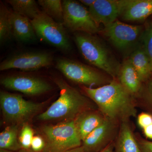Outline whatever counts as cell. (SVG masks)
<instances>
[{
    "instance_id": "1",
    "label": "cell",
    "mask_w": 152,
    "mask_h": 152,
    "mask_svg": "<svg viewBox=\"0 0 152 152\" xmlns=\"http://www.w3.org/2000/svg\"><path fill=\"white\" fill-rule=\"evenodd\" d=\"M86 94L96 104L106 118L113 121L135 116L136 111L131 94L120 82L96 88L82 87Z\"/></svg>"
},
{
    "instance_id": "2",
    "label": "cell",
    "mask_w": 152,
    "mask_h": 152,
    "mask_svg": "<svg viewBox=\"0 0 152 152\" xmlns=\"http://www.w3.org/2000/svg\"><path fill=\"white\" fill-rule=\"evenodd\" d=\"M54 81L59 88V97L45 111L38 116V119L60 122L73 121L86 111L88 102L81 94L61 78H55Z\"/></svg>"
},
{
    "instance_id": "3",
    "label": "cell",
    "mask_w": 152,
    "mask_h": 152,
    "mask_svg": "<svg viewBox=\"0 0 152 152\" xmlns=\"http://www.w3.org/2000/svg\"><path fill=\"white\" fill-rule=\"evenodd\" d=\"M74 40L88 62L113 77L118 76L121 65L99 38L93 34L76 32Z\"/></svg>"
},
{
    "instance_id": "4",
    "label": "cell",
    "mask_w": 152,
    "mask_h": 152,
    "mask_svg": "<svg viewBox=\"0 0 152 152\" xmlns=\"http://www.w3.org/2000/svg\"><path fill=\"white\" fill-rule=\"evenodd\" d=\"M44 103L25 100L21 96L1 91L0 105L4 119L10 125L23 126L28 124L42 109Z\"/></svg>"
},
{
    "instance_id": "5",
    "label": "cell",
    "mask_w": 152,
    "mask_h": 152,
    "mask_svg": "<svg viewBox=\"0 0 152 152\" xmlns=\"http://www.w3.org/2000/svg\"><path fill=\"white\" fill-rule=\"evenodd\" d=\"M42 131L45 142L43 152H65L81 145L74 120L45 125Z\"/></svg>"
},
{
    "instance_id": "6",
    "label": "cell",
    "mask_w": 152,
    "mask_h": 152,
    "mask_svg": "<svg viewBox=\"0 0 152 152\" xmlns=\"http://www.w3.org/2000/svg\"><path fill=\"white\" fill-rule=\"evenodd\" d=\"M31 21L38 37L63 52L70 50V42L62 23L56 21L43 11Z\"/></svg>"
},
{
    "instance_id": "7",
    "label": "cell",
    "mask_w": 152,
    "mask_h": 152,
    "mask_svg": "<svg viewBox=\"0 0 152 152\" xmlns=\"http://www.w3.org/2000/svg\"><path fill=\"white\" fill-rule=\"evenodd\" d=\"M56 68L67 78L84 86H102L106 80L99 71L77 61L66 58H59L56 61Z\"/></svg>"
},
{
    "instance_id": "8",
    "label": "cell",
    "mask_w": 152,
    "mask_h": 152,
    "mask_svg": "<svg viewBox=\"0 0 152 152\" xmlns=\"http://www.w3.org/2000/svg\"><path fill=\"white\" fill-rule=\"evenodd\" d=\"M101 31L116 48L124 53L137 47L143 32L141 26L128 24L118 20L104 26Z\"/></svg>"
},
{
    "instance_id": "9",
    "label": "cell",
    "mask_w": 152,
    "mask_h": 152,
    "mask_svg": "<svg viewBox=\"0 0 152 152\" xmlns=\"http://www.w3.org/2000/svg\"><path fill=\"white\" fill-rule=\"evenodd\" d=\"M64 26L75 32L94 34L101 31L99 26L93 20L89 11L82 4L73 0L62 1Z\"/></svg>"
},
{
    "instance_id": "10",
    "label": "cell",
    "mask_w": 152,
    "mask_h": 152,
    "mask_svg": "<svg viewBox=\"0 0 152 152\" xmlns=\"http://www.w3.org/2000/svg\"><path fill=\"white\" fill-rule=\"evenodd\" d=\"M53 57L44 52H26L12 55L2 61L0 70L19 69L33 71L51 65Z\"/></svg>"
},
{
    "instance_id": "11",
    "label": "cell",
    "mask_w": 152,
    "mask_h": 152,
    "mask_svg": "<svg viewBox=\"0 0 152 152\" xmlns=\"http://www.w3.org/2000/svg\"><path fill=\"white\" fill-rule=\"evenodd\" d=\"M131 0H96L89 8L92 18L98 26H104L117 20L121 16Z\"/></svg>"
},
{
    "instance_id": "12",
    "label": "cell",
    "mask_w": 152,
    "mask_h": 152,
    "mask_svg": "<svg viewBox=\"0 0 152 152\" xmlns=\"http://www.w3.org/2000/svg\"><path fill=\"white\" fill-rule=\"evenodd\" d=\"M1 84L6 88L29 96H37L51 89L48 83L42 79L28 75H12L1 79Z\"/></svg>"
},
{
    "instance_id": "13",
    "label": "cell",
    "mask_w": 152,
    "mask_h": 152,
    "mask_svg": "<svg viewBox=\"0 0 152 152\" xmlns=\"http://www.w3.org/2000/svg\"><path fill=\"white\" fill-rule=\"evenodd\" d=\"M10 16L12 36L24 42L36 40L37 36L30 19L13 11Z\"/></svg>"
},
{
    "instance_id": "14",
    "label": "cell",
    "mask_w": 152,
    "mask_h": 152,
    "mask_svg": "<svg viewBox=\"0 0 152 152\" xmlns=\"http://www.w3.org/2000/svg\"><path fill=\"white\" fill-rule=\"evenodd\" d=\"M112 128L111 121L105 118L103 122L82 141V146L88 152L98 151L109 137Z\"/></svg>"
},
{
    "instance_id": "15",
    "label": "cell",
    "mask_w": 152,
    "mask_h": 152,
    "mask_svg": "<svg viewBox=\"0 0 152 152\" xmlns=\"http://www.w3.org/2000/svg\"><path fill=\"white\" fill-rule=\"evenodd\" d=\"M152 14V0H131L122 14L126 21H144Z\"/></svg>"
},
{
    "instance_id": "16",
    "label": "cell",
    "mask_w": 152,
    "mask_h": 152,
    "mask_svg": "<svg viewBox=\"0 0 152 152\" xmlns=\"http://www.w3.org/2000/svg\"><path fill=\"white\" fill-rule=\"evenodd\" d=\"M105 119L99 114L85 111L74 120L79 137L82 141L101 124Z\"/></svg>"
},
{
    "instance_id": "17",
    "label": "cell",
    "mask_w": 152,
    "mask_h": 152,
    "mask_svg": "<svg viewBox=\"0 0 152 152\" xmlns=\"http://www.w3.org/2000/svg\"><path fill=\"white\" fill-rule=\"evenodd\" d=\"M118 76L120 83L131 94L139 91L142 82L129 59L121 66Z\"/></svg>"
},
{
    "instance_id": "18",
    "label": "cell",
    "mask_w": 152,
    "mask_h": 152,
    "mask_svg": "<svg viewBox=\"0 0 152 152\" xmlns=\"http://www.w3.org/2000/svg\"><path fill=\"white\" fill-rule=\"evenodd\" d=\"M129 59L141 81L146 80L151 74L152 69L149 60L142 46L137 47L134 50Z\"/></svg>"
},
{
    "instance_id": "19",
    "label": "cell",
    "mask_w": 152,
    "mask_h": 152,
    "mask_svg": "<svg viewBox=\"0 0 152 152\" xmlns=\"http://www.w3.org/2000/svg\"><path fill=\"white\" fill-rule=\"evenodd\" d=\"M115 152H142L127 123L122 124Z\"/></svg>"
},
{
    "instance_id": "20",
    "label": "cell",
    "mask_w": 152,
    "mask_h": 152,
    "mask_svg": "<svg viewBox=\"0 0 152 152\" xmlns=\"http://www.w3.org/2000/svg\"><path fill=\"white\" fill-rule=\"evenodd\" d=\"M18 125H10L0 134V149L15 152L22 148L19 141Z\"/></svg>"
},
{
    "instance_id": "21",
    "label": "cell",
    "mask_w": 152,
    "mask_h": 152,
    "mask_svg": "<svg viewBox=\"0 0 152 152\" xmlns=\"http://www.w3.org/2000/svg\"><path fill=\"white\" fill-rule=\"evenodd\" d=\"M6 1L10 5L13 11L31 20L37 16L41 12L34 0H8Z\"/></svg>"
},
{
    "instance_id": "22",
    "label": "cell",
    "mask_w": 152,
    "mask_h": 152,
    "mask_svg": "<svg viewBox=\"0 0 152 152\" xmlns=\"http://www.w3.org/2000/svg\"><path fill=\"white\" fill-rule=\"evenodd\" d=\"M38 3L42 9V11L45 13L56 21L63 24L64 11L62 1L60 0H39Z\"/></svg>"
},
{
    "instance_id": "23",
    "label": "cell",
    "mask_w": 152,
    "mask_h": 152,
    "mask_svg": "<svg viewBox=\"0 0 152 152\" xmlns=\"http://www.w3.org/2000/svg\"><path fill=\"white\" fill-rule=\"evenodd\" d=\"M11 11L2 2L0 5V42L3 43L10 38L12 35Z\"/></svg>"
},
{
    "instance_id": "24",
    "label": "cell",
    "mask_w": 152,
    "mask_h": 152,
    "mask_svg": "<svg viewBox=\"0 0 152 152\" xmlns=\"http://www.w3.org/2000/svg\"><path fill=\"white\" fill-rule=\"evenodd\" d=\"M34 137V131L28 124L22 126L19 135V141L22 148H31L32 140Z\"/></svg>"
},
{
    "instance_id": "25",
    "label": "cell",
    "mask_w": 152,
    "mask_h": 152,
    "mask_svg": "<svg viewBox=\"0 0 152 152\" xmlns=\"http://www.w3.org/2000/svg\"><path fill=\"white\" fill-rule=\"evenodd\" d=\"M142 39L144 50L148 58L152 69V21L147 26L143 32Z\"/></svg>"
},
{
    "instance_id": "26",
    "label": "cell",
    "mask_w": 152,
    "mask_h": 152,
    "mask_svg": "<svg viewBox=\"0 0 152 152\" xmlns=\"http://www.w3.org/2000/svg\"><path fill=\"white\" fill-rule=\"evenodd\" d=\"M45 146V142L43 138L40 136H34L31 148L35 152H43Z\"/></svg>"
},
{
    "instance_id": "27",
    "label": "cell",
    "mask_w": 152,
    "mask_h": 152,
    "mask_svg": "<svg viewBox=\"0 0 152 152\" xmlns=\"http://www.w3.org/2000/svg\"><path fill=\"white\" fill-rule=\"evenodd\" d=\"M137 121L140 126L144 129L152 124V116L150 114L142 113L138 117Z\"/></svg>"
},
{
    "instance_id": "28",
    "label": "cell",
    "mask_w": 152,
    "mask_h": 152,
    "mask_svg": "<svg viewBox=\"0 0 152 152\" xmlns=\"http://www.w3.org/2000/svg\"><path fill=\"white\" fill-rule=\"evenodd\" d=\"M140 146L142 152H152V142L142 141Z\"/></svg>"
},
{
    "instance_id": "29",
    "label": "cell",
    "mask_w": 152,
    "mask_h": 152,
    "mask_svg": "<svg viewBox=\"0 0 152 152\" xmlns=\"http://www.w3.org/2000/svg\"><path fill=\"white\" fill-rule=\"evenodd\" d=\"M145 136L148 138L152 140V124L143 129Z\"/></svg>"
},
{
    "instance_id": "30",
    "label": "cell",
    "mask_w": 152,
    "mask_h": 152,
    "mask_svg": "<svg viewBox=\"0 0 152 152\" xmlns=\"http://www.w3.org/2000/svg\"><path fill=\"white\" fill-rule=\"evenodd\" d=\"M65 152H88L83 146L77 147L72 149L68 150Z\"/></svg>"
},
{
    "instance_id": "31",
    "label": "cell",
    "mask_w": 152,
    "mask_h": 152,
    "mask_svg": "<svg viewBox=\"0 0 152 152\" xmlns=\"http://www.w3.org/2000/svg\"><path fill=\"white\" fill-rule=\"evenodd\" d=\"M95 1L96 0H80V1L82 3V4L89 8L94 3Z\"/></svg>"
},
{
    "instance_id": "32",
    "label": "cell",
    "mask_w": 152,
    "mask_h": 152,
    "mask_svg": "<svg viewBox=\"0 0 152 152\" xmlns=\"http://www.w3.org/2000/svg\"><path fill=\"white\" fill-rule=\"evenodd\" d=\"M113 146L111 144L108 145L99 152H113Z\"/></svg>"
},
{
    "instance_id": "33",
    "label": "cell",
    "mask_w": 152,
    "mask_h": 152,
    "mask_svg": "<svg viewBox=\"0 0 152 152\" xmlns=\"http://www.w3.org/2000/svg\"><path fill=\"white\" fill-rule=\"evenodd\" d=\"M15 152H35L31 150V149L21 148Z\"/></svg>"
},
{
    "instance_id": "34",
    "label": "cell",
    "mask_w": 152,
    "mask_h": 152,
    "mask_svg": "<svg viewBox=\"0 0 152 152\" xmlns=\"http://www.w3.org/2000/svg\"><path fill=\"white\" fill-rule=\"evenodd\" d=\"M0 152H14L12 151H9V150L4 149H0Z\"/></svg>"
},
{
    "instance_id": "35",
    "label": "cell",
    "mask_w": 152,
    "mask_h": 152,
    "mask_svg": "<svg viewBox=\"0 0 152 152\" xmlns=\"http://www.w3.org/2000/svg\"><path fill=\"white\" fill-rule=\"evenodd\" d=\"M150 90H151V93L152 95V82L150 84Z\"/></svg>"
}]
</instances>
